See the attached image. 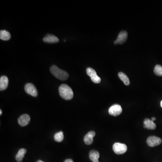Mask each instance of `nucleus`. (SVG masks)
<instances>
[{"label":"nucleus","instance_id":"f257e3e1","mask_svg":"<svg viewBox=\"0 0 162 162\" xmlns=\"http://www.w3.org/2000/svg\"><path fill=\"white\" fill-rule=\"evenodd\" d=\"M59 94L62 98L66 100H70L73 98L74 93L71 88L68 85L63 84L59 86Z\"/></svg>","mask_w":162,"mask_h":162},{"label":"nucleus","instance_id":"f03ea898","mask_svg":"<svg viewBox=\"0 0 162 162\" xmlns=\"http://www.w3.org/2000/svg\"><path fill=\"white\" fill-rule=\"evenodd\" d=\"M51 74L56 78L61 80H67L68 78V74L66 72L59 68L56 65H53L50 68Z\"/></svg>","mask_w":162,"mask_h":162},{"label":"nucleus","instance_id":"7ed1b4c3","mask_svg":"<svg viewBox=\"0 0 162 162\" xmlns=\"http://www.w3.org/2000/svg\"><path fill=\"white\" fill-rule=\"evenodd\" d=\"M113 149L115 153L117 155H122L126 152L127 146L125 144L120 143H115L113 145Z\"/></svg>","mask_w":162,"mask_h":162},{"label":"nucleus","instance_id":"20e7f679","mask_svg":"<svg viewBox=\"0 0 162 162\" xmlns=\"http://www.w3.org/2000/svg\"><path fill=\"white\" fill-rule=\"evenodd\" d=\"M24 90L26 93L32 96L36 97L38 95L36 87L32 83H27L24 86Z\"/></svg>","mask_w":162,"mask_h":162},{"label":"nucleus","instance_id":"39448f33","mask_svg":"<svg viewBox=\"0 0 162 162\" xmlns=\"http://www.w3.org/2000/svg\"><path fill=\"white\" fill-rule=\"evenodd\" d=\"M162 140L161 138L156 136H150L147 140V143L150 147H155L160 145Z\"/></svg>","mask_w":162,"mask_h":162},{"label":"nucleus","instance_id":"423d86ee","mask_svg":"<svg viewBox=\"0 0 162 162\" xmlns=\"http://www.w3.org/2000/svg\"><path fill=\"white\" fill-rule=\"evenodd\" d=\"M122 112V108L118 104L113 105L109 108V113L111 115L116 116L120 115Z\"/></svg>","mask_w":162,"mask_h":162},{"label":"nucleus","instance_id":"0eeeda50","mask_svg":"<svg viewBox=\"0 0 162 162\" xmlns=\"http://www.w3.org/2000/svg\"><path fill=\"white\" fill-rule=\"evenodd\" d=\"M128 32L126 31H122L119 34L117 39L114 41L115 44H121L126 41L128 38Z\"/></svg>","mask_w":162,"mask_h":162},{"label":"nucleus","instance_id":"6e6552de","mask_svg":"<svg viewBox=\"0 0 162 162\" xmlns=\"http://www.w3.org/2000/svg\"><path fill=\"white\" fill-rule=\"evenodd\" d=\"M30 121V117L27 114H24L19 117L18 120V124L22 126H24L28 125Z\"/></svg>","mask_w":162,"mask_h":162},{"label":"nucleus","instance_id":"1a4fd4ad","mask_svg":"<svg viewBox=\"0 0 162 162\" xmlns=\"http://www.w3.org/2000/svg\"><path fill=\"white\" fill-rule=\"evenodd\" d=\"M95 132L90 131L88 132L84 137V142L86 145H90L93 142V137L95 136Z\"/></svg>","mask_w":162,"mask_h":162},{"label":"nucleus","instance_id":"9d476101","mask_svg":"<svg viewBox=\"0 0 162 162\" xmlns=\"http://www.w3.org/2000/svg\"><path fill=\"white\" fill-rule=\"evenodd\" d=\"M43 41L47 43H53L59 42V39L57 37L53 35L47 34L43 38Z\"/></svg>","mask_w":162,"mask_h":162},{"label":"nucleus","instance_id":"9b49d317","mask_svg":"<svg viewBox=\"0 0 162 162\" xmlns=\"http://www.w3.org/2000/svg\"><path fill=\"white\" fill-rule=\"evenodd\" d=\"M9 80L5 76H2L0 78V90L1 91L5 90L8 85Z\"/></svg>","mask_w":162,"mask_h":162},{"label":"nucleus","instance_id":"f8f14e48","mask_svg":"<svg viewBox=\"0 0 162 162\" xmlns=\"http://www.w3.org/2000/svg\"><path fill=\"white\" fill-rule=\"evenodd\" d=\"M156 126L153 121L149 119H145L144 122V128L148 129L154 130L156 128Z\"/></svg>","mask_w":162,"mask_h":162},{"label":"nucleus","instance_id":"ddd939ff","mask_svg":"<svg viewBox=\"0 0 162 162\" xmlns=\"http://www.w3.org/2000/svg\"><path fill=\"white\" fill-rule=\"evenodd\" d=\"M99 153L96 150H92L89 153V158L92 162H99Z\"/></svg>","mask_w":162,"mask_h":162},{"label":"nucleus","instance_id":"4468645a","mask_svg":"<svg viewBox=\"0 0 162 162\" xmlns=\"http://www.w3.org/2000/svg\"><path fill=\"white\" fill-rule=\"evenodd\" d=\"M27 152V150L25 149H21L18 150V152L15 156V159L18 162H21L23 161V158L24 157V155Z\"/></svg>","mask_w":162,"mask_h":162},{"label":"nucleus","instance_id":"2eb2a0df","mask_svg":"<svg viewBox=\"0 0 162 162\" xmlns=\"http://www.w3.org/2000/svg\"><path fill=\"white\" fill-rule=\"evenodd\" d=\"M11 35L7 31L1 30L0 31V39L4 41H8L11 39Z\"/></svg>","mask_w":162,"mask_h":162},{"label":"nucleus","instance_id":"dca6fc26","mask_svg":"<svg viewBox=\"0 0 162 162\" xmlns=\"http://www.w3.org/2000/svg\"><path fill=\"white\" fill-rule=\"evenodd\" d=\"M118 75H119V78H120V79L123 82L124 84L126 86L130 84V82L129 79L126 74H124L123 72H119L118 74Z\"/></svg>","mask_w":162,"mask_h":162},{"label":"nucleus","instance_id":"f3484780","mask_svg":"<svg viewBox=\"0 0 162 162\" xmlns=\"http://www.w3.org/2000/svg\"><path fill=\"white\" fill-rule=\"evenodd\" d=\"M64 134H63V132H62V131L56 133L54 136V139L55 140V141L58 142H62L63 139H64Z\"/></svg>","mask_w":162,"mask_h":162},{"label":"nucleus","instance_id":"a211bd4d","mask_svg":"<svg viewBox=\"0 0 162 162\" xmlns=\"http://www.w3.org/2000/svg\"><path fill=\"white\" fill-rule=\"evenodd\" d=\"M154 72L157 75L162 76V66L160 65H156L154 68Z\"/></svg>","mask_w":162,"mask_h":162},{"label":"nucleus","instance_id":"6ab92c4d","mask_svg":"<svg viewBox=\"0 0 162 162\" xmlns=\"http://www.w3.org/2000/svg\"><path fill=\"white\" fill-rule=\"evenodd\" d=\"M86 74L90 77H92L97 75L96 71L92 68H88L86 70Z\"/></svg>","mask_w":162,"mask_h":162},{"label":"nucleus","instance_id":"aec40b11","mask_svg":"<svg viewBox=\"0 0 162 162\" xmlns=\"http://www.w3.org/2000/svg\"><path fill=\"white\" fill-rule=\"evenodd\" d=\"M91 78L92 81L94 83H99L101 82V78H99L97 75L94 76L93 77H91Z\"/></svg>","mask_w":162,"mask_h":162},{"label":"nucleus","instance_id":"412c9836","mask_svg":"<svg viewBox=\"0 0 162 162\" xmlns=\"http://www.w3.org/2000/svg\"><path fill=\"white\" fill-rule=\"evenodd\" d=\"M64 162H74V161L72 159H67L64 161Z\"/></svg>","mask_w":162,"mask_h":162},{"label":"nucleus","instance_id":"4be33fe9","mask_svg":"<svg viewBox=\"0 0 162 162\" xmlns=\"http://www.w3.org/2000/svg\"><path fill=\"white\" fill-rule=\"evenodd\" d=\"M156 120V118H155V117H153V118H152V121H155V120Z\"/></svg>","mask_w":162,"mask_h":162},{"label":"nucleus","instance_id":"5701e85b","mask_svg":"<svg viewBox=\"0 0 162 162\" xmlns=\"http://www.w3.org/2000/svg\"><path fill=\"white\" fill-rule=\"evenodd\" d=\"M2 110H1H1H0V115H2Z\"/></svg>","mask_w":162,"mask_h":162},{"label":"nucleus","instance_id":"b1692460","mask_svg":"<svg viewBox=\"0 0 162 162\" xmlns=\"http://www.w3.org/2000/svg\"><path fill=\"white\" fill-rule=\"evenodd\" d=\"M43 162V161H41V160H38V161H37V162Z\"/></svg>","mask_w":162,"mask_h":162},{"label":"nucleus","instance_id":"393cba45","mask_svg":"<svg viewBox=\"0 0 162 162\" xmlns=\"http://www.w3.org/2000/svg\"><path fill=\"white\" fill-rule=\"evenodd\" d=\"M160 105H161V107L162 108V101H161V103H160Z\"/></svg>","mask_w":162,"mask_h":162}]
</instances>
